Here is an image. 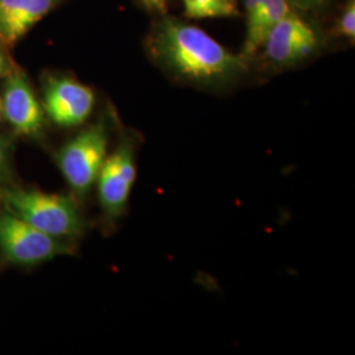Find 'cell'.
Returning <instances> with one entry per match:
<instances>
[{
	"instance_id": "cell-1",
	"label": "cell",
	"mask_w": 355,
	"mask_h": 355,
	"mask_svg": "<svg viewBox=\"0 0 355 355\" xmlns=\"http://www.w3.org/2000/svg\"><path fill=\"white\" fill-rule=\"evenodd\" d=\"M146 49L168 76L199 89L232 86L249 66L241 54L229 51L202 28L167 15L152 26Z\"/></svg>"
},
{
	"instance_id": "cell-2",
	"label": "cell",
	"mask_w": 355,
	"mask_h": 355,
	"mask_svg": "<svg viewBox=\"0 0 355 355\" xmlns=\"http://www.w3.org/2000/svg\"><path fill=\"white\" fill-rule=\"evenodd\" d=\"M3 202L10 214L51 237H78L85 230L86 223L70 196L15 189L3 191Z\"/></svg>"
},
{
	"instance_id": "cell-3",
	"label": "cell",
	"mask_w": 355,
	"mask_h": 355,
	"mask_svg": "<svg viewBox=\"0 0 355 355\" xmlns=\"http://www.w3.org/2000/svg\"><path fill=\"white\" fill-rule=\"evenodd\" d=\"M108 150V129L103 123L82 130L57 154V164L73 192L83 198L92 189Z\"/></svg>"
},
{
	"instance_id": "cell-4",
	"label": "cell",
	"mask_w": 355,
	"mask_h": 355,
	"mask_svg": "<svg viewBox=\"0 0 355 355\" xmlns=\"http://www.w3.org/2000/svg\"><path fill=\"white\" fill-rule=\"evenodd\" d=\"M0 250L17 265H36L71 253L61 239L51 237L12 214L0 216Z\"/></svg>"
},
{
	"instance_id": "cell-5",
	"label": "cell",
	"mask_w": 355,
	"mask_h": 355,
	"mask_svg": "<svg viewBox=\"0 0 355 355\" xmlns=\"http://www.w3.org/2000/svg\"><path fill=\"white\" fill-rule=\"evenodd\" d=\"M136 177L135 140L124 137L117 149L105 158L96 179L99 202L107 218L116 220L125 212Z\"/></svg>"
},
{
	"instance_id": "cell-6",
	"label": "cell",
	"mask_w": 355,
	"mask_h": 355,
	"mask_svg": "<svg viewBox=\"0 0 355 355\" xmlns=\"http://www.w3.org/2000/svg\"><path fill=\"white\" fill-rule=\"evenodd\" d=\"M320 38L308 21L297 13H287L270 29L261 51L275 67H290L300 64L315 54Z\"/></svg>"
},
{
	"instance_id": "cell-7",
	"label": "cell",
	"mask_w": 355,
	"mask_h": 355,
	"mask_svg": "<svg viewBox=\"0 0 355 355\" xmlns=\"http://www.w3.org/2000/svg\"><path fill=\"white\" fill-rule=\"evenodd\" d=\"M95 94L89 86L70 76H51L44 89V107L60 127H78L89 117Z\"/></svg>"
},
{
	"instance_id": "cell-8",
	"label": "cell",
	"mask_w": 355,
	"mask_h": 355,
	"mask_svg": "<svg viewBox=\"0 0 355 355\" xmlns=\"http://www.w3.org/2000/svg\"><path fill=\"white\" fill-rule=\"evenodd\" d=\"M1 114L19 135L32 136L42 128V107L20 69L8 73L4 82Z\"/></svg>"
},
{
	"instance_id": "cell-9",
	"label": "cell",
	"mask_w": 355,
	"mask_h": 355,
	"mask_svg": "<svg viewBox=\"0 0 355 355\" xmlns=\"http://www.w3.org/2000/svg\"><path fill=\"white\" fill-rule=\"evenodd\" d=\"M58 0H0V40L13 44L51 12Z\"/></svg>"
},
{
	"instance_id": "cell-10",
	"label": "cell",
	"mask_w": 355,
	"mask_h": 355,
	"mask_svg": "<svg viewBox=\"0 0 355 355\" xmlns=\"http://www.w3.org/2000/svg\"><path fill=\"white\" fill-rule=\"evenodd\" d=\"M291 11V0L262 1L255 17L249 24H246V36L243 41V48L240 53L246 62H250L254 55L261 51L270 29Z\"/></svg>"
},
{
	"instance_id": "cell-11",
	"label": "cell",
	"mask_w": 355,
	"mask_h": 355,
	"mask_svg": "<svg viewBox=\"0 0 355 355\" xmlns=\"http://www.w3.org/2000/svg\"><path fill=\"white\" fill-rule=\"evenodd\" d=\"M190 19L233 17L240 15L239 0H182Z\"/></svg>"
},
{
	"instance_id": "cell-12",
	"label": "cell",
	"mask_w": 355,
	"mask_h": 355,
	"mask_svg": "<svg viewBox=\"0 0 355 355\" xmlns=\"http://www.w3.org/2000/svg\"><path fill=\"white\" fill-rule=\"evenodd\" d=\"M334 35L340 37L346 38L352 42L355 40V1L347 0L343 11L340 13L336 26H334Z\"/></svg>"
},
{
	"instance_id": "cell-13",
	"label": "cell",
	"mask_w": 355,
	"mask_h": 355,
	"mask_svg": "<svg viewBox=\"0 0 355 355\" xmlns=\"http://www.w3.org/2000/svg\"><path fill=\"white\" fill-rule=\"evenodd\" d=\"M141 7L150 13H157V15H167V0H139Z\"/></svg>"
},
{
	"instance_id": "cell-14",
	"label": "cell",
	"mask_w": 355,
	"mask_h": 355,
	"mask_svg": "<svg viewBox=\"0 0 355 355\" xmlns=\"http://www.w3.org/2000/svg\"><path fill=\"white\" fill-rule=\"evenodd\" d=\"M8 173V144L0 137V179Z\"/></svg>"
},
{
	"instance_id": "cell-15",
	"label": "cell",
	"mask_w": 355,
	"mask_h": 355,
	"mask_svg": "<svg viewBox=\"0 0 355 355\" xmlns=\"http://www.w3.org/2000/svg\"><path fill=\"white\" fill-rule=\"evenodd\" d=\"M302 6H305V7H312V6H318L320 4L318 3V0H297Z\"/></svg>"
},
{
	"instance_id": "cell-16",
	"label": "cell",
	"mask_w": 355,
	"mask_h": 355,
	"mask_svg": "<svg viewBox=\"0 0 355 355\" xmlns=\"http://www.w3.org/2000/svg\"><path fill=\"white\" fill-rule=\"evenodd\" d=\"M3 66H4V58H3V55H1V53H0V73H1V70H3Z\"/></svg>"
},
{
	"instance_id": "cell-17",
	"label": "cell",
	"mask_w": 355,
	"mask_h": 355,
	"mask_svg": "<svg viewBox=\"0 0 355 355\" xmlns=\"http://www.w3.org/2000/svg\"><path fill=\"white\" fill-rule=\"evenodd\" d=\"M1 116L3 114H1V101H0V120H1Z\"/></svg>"
},
{
	"instance_id": "cell-18",
	"label": "cell",
	"mask_w": 355,
	"mask_h": 355,
	"mask_svg": "<svg viewBox=\"0 0 355 355\" xmlns=\"http://www.w3.org/2000/svg\"><path fill=\"white\" fill-rule=\"evenodd\" d=\"M321 1H322V0H318V3H321Z\"/></svg>"
}]
</instances>
